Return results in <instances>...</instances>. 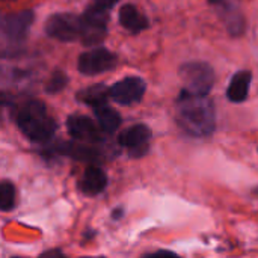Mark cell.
I'll return each instance as SVG.
<instances>
[{"label":"cell","instance_id":"1","mask_svg":"<svg viewBox=\"0 0 258 258\" xmlns=\"http://www.w3.org/2000/svg\"><path fill=\"white\" fill-rule=\"evenodd\" d=\"M177 121L194 138H207L216 128L215 106L207 95H194L181 91L177 100Z\"/></svg>","mask_w":258,"mask_h":258},{"label":"cell","instance_id":"2","mask_svg":"<svg viewBox=\"0 0 258 258\" xmlns=\"http://www.w3.org/2000/svg\"><path fill=\"white\" fill-rule=\"evenodd\" d=\"M14 121L29 141L38 144L48 142L57 130L56 121L48 115L45 104L39 100L23 101L15 109Z\"/></svg>","mask_w":258,"mask_h":258},{"label":"cell","instance_id":"3","mask_svg":"<svg viewBox=\"0 0 258 258\" xmlns=\"http://www.w3.org/2000/svg\"><path fill=\"white\" fill-rule=\"evenodd\" d=\"M181 91L194 95H209L215 85V71L206 62H187L180 67Z\"/></svg>","mask_w":258,"mask_h":258},{"label":"cell","instance_id":"4","mask_svg":"<svg viewBox=\"0 0 258 258\" xmlns=\"http://www.w3.org/2000/svg\"><path fill=\"white\" fill-rule=\"evenodd\" d=\"M109 11L101 9L95 5L89 6L80 17L82 20V33L80 39L85 45L92 47L104 41L107 35Z\"/></svg>","mask_w":258,"mask_h":258},{"label":"cell","instance_id":"5","mask_svg":"<svg viewBox=\"0 0 258 258\" xmlns=\"http://www.w3.org/2000/svg\"><path fill=\"white\" fill-rule=\"evenodd\" d=\"M45 33L50 38L62 42L76 41L82 33V20L70 12L53 14L45 23Z\"/></svg>","mask_w":258,"mask_h":258},{"label":"cell","instance_id":"6","mask_svg":"<svg viewBox=\"0 0 258 258\" xmlns=\"http://www.w3.org/2000/svg\"><path fill=\"white\" fill-rule=\"evenodd\" d=\"M118 57L112 51L103 47L85 51L79 56L77 70L85 76H95L106 71H110L116 67Z\"/></svg>","mask_w":258,"mask_h":258},{"label":"cell","instance_id":"7","mask_svg":"<svg viewBox=\"0 0 258 258\" xmlns=\"http://www.w3.org/2000/svg\"><path fill=\"white\" fill-rule=\"evenodd\" d=\"M151 139V130L145 124H135L122 130L118 136V144L128 150V154L135 159L148 153V142Z\"/></svg>","mask_w":258,"mask_h":258},{"label":"cell","instance_id":"8","mask_svg":"<svg viewBox=\"0 0 258 258\" xmlns=\"http://www.w3.org/2000/svg\"><path fill=\"white\" fill-rule=\"evenodd\" d=\"M35 14L32 11H20L8 14L2 18V35L9 42H21L26 39L33 23Z\"/></svg>","mask_w":258,"mask_h":258},{"label":"cell","instance_id":"9","mask_svg":"<svg viewBox=\"0 0 258 258\" xmlns=\"http://www.w3.org/2000/svg\"><path fill=\"white\" fill-rule=\"evenodd\" d=\"M68 135L79 141L88 144H100L104 141V132L91 118L83 115H71L67 119Z\"/></svg>","mask_w":258,"mask_h":258},{"label":"cell","instance_id":"10","mask_svg":"<svg viewBox=\"0 0 258 258\" xmlns=\"http://www.w3.org/2000/svg\"><path fill=\"white\" fill-rule=\"evenodd\" d=\"M147 85L138 76H128L121 82H116L110 86V98L121 106H130L139 103L145 94Z\"/></svg>","mask_w":258,"mask_h":258},{"label":"cell","instance_id":"11","mask_svg":"<svg viewBox=\"0 0 258 258\" xmlns=\"http://www.w3.org/2000/svg\"><path fill=\"white\" fill-rule=\"evenodd\" d=\"M54 153L60 156L71 157L74 160H82V162H97L100 159V151H97L92 147H88L85 144H77V142H60L54 147Z\"/></svg>","mask_w":258,"mask_h":258},{"label":"cell","instance_id":"12","mask_svg":"<svg viewBox=\"0 0 258 258\" xmlns=\"http://www.w3.org/2000/svg\"><path fill=\"white\" fill-rule=\"evenodd\" d=\"M107 186V177L98 166H88L80 180V190L85 195L95 197L101 194Z\"/></svg>","mask_w":258,"mask_h":258},{"label":"cell","instance_id":"13","mask_svg":"<svg viewBox=\"0 0 258 258\" xmlns=\"http://www.w3.org/2000/svg\"><path fill=\"white\" fill-rule=\"evenodd\" d=\"M119 24L132 33H139L145 30L150 23L145 15H142L138 8L132 3L122 5L119 9Z\"/></svg>","mask_w":258,"mask_h":258},{"label":"cell","instance_id":"14","mask_svg":"<svg viewBox=\"0 0 258 258\" xmlns=\"http://www.w3.org/2000/svg\"><path fill=\"white\" fill-rule=\"evenodd\" d=\"M251 80H252V74L248 70H242L237 71L227 89V97L230 101L233 103H242L248 98V92H249V86H251Z\"/></svg>","mask_w":258,"mask_h":258},{"label":"cell","instance_id":"15","mask_svg":"<svg viewBox=\"0 0 258 258\" xmlns=\"http://www.w3.org/2000/svg\"><path fill=\"white\" fill-rule=\"evenodd\" d=\"M110 97V88H107L103 83L88 86L77 92V100L88 104L92 109H97L100 106L107 104V100Z\"/></svg>","mask_w":258,"mask_h":258},{"label":"cell","instance_id":"16","mask_svg":"<svg viewBox=\"0 0 258 258\" xmlns=\"http://www.w3.org/2000/svg\"><path fill=\"white\" fill-rule=\"evenodd\" d=\"M94 112H95V118H97L98 125L101 127V130L106 135H112V133H115L119 128L121 116H119V113L115 109H112L107 104H104V106H100V107L94 109Z\"/></svg>","mask_w":258,"mask_h":258},{"label":"cell","instance_id":"17","mask_svg":"<svg viewBox=\"0 0 258 258\" xmlns=\"http://www.w3.org/2000/svg\"><path fill=\"white\" fill-rule=\"evenodd\" d=\"M15 207V187L11 181L2 180L0 183V209L9 212Z\"/></svg>","mask_w":258,"mask_h":258},{"label":"cell","instance_id":"18","mask_svg":"<svg viewBox=\"0 0 258 258\" xmlns=\"http://www.w3.org/2000/svg\"><path fill=\"white\" fill-rule=\"evenodd\" d=\"M67 83H68L67 74L63 71H60V70H56L50 76V79H48V82L45 85V91L48 94H57V92H60L67 86Z\"/></svg>","mask_w":258,"mask_h":258},{"label":"cell","instance_id":"19","mask_svg":"<svg viewBox=\"0 0 258 258\" xmlns=\"http://www.w3.org/2000/svg\"><path fill=\"white\" fill-rule=\"evenodd\" d=\"M119 0H94V5L101 8V9H106V11H110Z\"/></svg>","mask_w":258,"mask_h":258},{"label":"cell","instance_id":"20","mask_svg":"<svg viewBox=\"0 0 258 258\" xmlns=\"http://www.w3.org/2000/svg\"><path fill=\"white\" fill-rule=\"evenodd\" d=\"M122 215H124V210L118 207V209H115V210H113V213H112V219H113V221H118L119 218H122Z\"/></svg>","mask_w":258,"mask_h":258},{"label":"cell","instance_id":"21","mask_svg":"<svg viewBox=\"0 0 258 258\" xmlns=\"http://www.w3.org/2000/svg\"><path fill=\"white\" fill-rule=\"evenodd\" d=\"M42 255H47V257H53V255H59V257H63L62 251H59V249H54V251H47V252H44Z\"/></svg>","mask_w":258,"mask_h":258},{"label":"cell","instance_id":"22","mask_svg":"<svg viewBox=\"0 0 258 258\" xmlns=\"http://www.w3.org/2000/svg\"><path fill=\"white\" fill-rule=\"evenodd\" d=\"M209 2H210L212 5H219V3H222L224 0H209Z\"/></svg>","mask_w":258,"mask_h":258},{"label":"cell","instance_id":"23","mask_svg":"<svg viewBox=\"0 0 258 258\" xmlns=\"http://www.w3.org/2000/svg\"><path fill=\"white\" fill-rule=\"evenodd\" d=\"M257 194H258V190H257Z\"/></svg>","mask_w":258,"mask_h":258}]
</instances>
